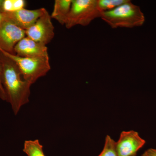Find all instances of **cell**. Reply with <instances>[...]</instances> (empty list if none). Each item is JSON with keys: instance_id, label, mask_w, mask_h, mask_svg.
Segmentation results:
<instances>
[{"instance_id": "obj_12", "label": "cell", "mask_w": 156, "mask_h": 156, "mask_svg": "<svg viewBox=\"0 0 156 156\" xmlns=\"http://www.w3.org/2000/svg\"><path fill=\"white\" fill-rule=\"evenodd\" d=\"M128 0H98V9L101 13L115 9L128 2Z\"/></svg>"}, {"instance_id": "obj_16", "label": "cell", "mask_w": 156, "mask_h": 156, "mask_svg": "<svg viewBox=\"0 0 156 156\" xmlns=\"http://www.w3.org/2000/svg\"><path fill=\"white\" fill-rule=\"evenodd\" d=\"M142 156H156V149H149L144 153Z\"/></svg>"}, {"instance_id": "obj_14", "label": "cell", "mask_w": 156, "mask_h": 156, "mask_svg": "<svg viewBox=\"0 0 156 156\" xmlns=\"http://www.w3.org/2000/svg\"><path fill=\"white\" fill-rule=\"evenodd\" d=\"M98 156H118L116 149V141L109 135H106L103 150Z\"/></svg>"}, {"instance_id": "obj_7", "label": "cell", "mask_w": 156, "mask_h": 156, "mask_svg": "<svg viewBox=\"0 0 156 156\" xmlns=\"http://www.w3.org/2000/svg\"><path fill=\"white\" fill-rule=\"evenodd\" d=\"M26 36L25 30L6 20L0 25V50L15 54V46Z\"/></svg>"}, {"instance_id": "obj_2", "label": "cell", "mask_w": 156, "mask_h": 156, "mask_svg": "<svg viewBox=\"0 0 156 156\" xmlns=\"http://www.w3.org/2000/svg\"><path fill=\"white\" fill-rule=\"evenodd\" d=\"M100 18L112 28H132L143 25L145 16L138 6L130 0L115 9L101 13Z\"/></svg>"}, {"instance_id": "obj_18", "label": "cell", "mask_w": 156, "mask_h": 156, "mask_svg": "<svg viewBox=\"0 0 156 156\" xmlns=\"http://www.w3.org/2000/svg\"><path fill=\"white\" fill-rule=\"evenodd\" d=\"M4 0H0V12L3 13V5Z\"/></svg>"}, {"instance_id": "obj_11", "label": "cell", "mask_w": 156, "mask_h": 156, "mask_svg": "<svg viewBox=\"0 0 156 156\" xmlns=\"http://www.w3.org/2000/svg\"><path fill=\"white\" fill-rule=\"evenodd\" d=\"M23 151L27 156H46L43 151V146L37 139L25 140Z\"/></svg>"}, {"instance_id": "obj_13", "label": "cell", "mask_w": 156, "mask_h": 156, "mask_svg": "<svg viewBox=\"0 0 156 156\" xmlns=\"http://www.w3.org/2000/svg\"><path fill=\"white\" fill-rule=\"evenodd\" d=\"M26 2L24 0H4L3 12H14L24 9Z\"/></svg>"}, {"instance_id": "obj_3", "label": "cell", "mask_w": 156, "mask_h": 156, "mask_svg": "<svg viewBox=\"0 0 156 156\" xmlns=\"http://www.w3.org/2000/svg\"><path fill=\"white\" fill-rule=\"evenodd\" d=\"M0 51L15 62L23 79L32 85L39 78L46 76L51 69L49 58H27L2 50Z\"/></svg>"}, {"instance_id": "obj_15", "label": "cell", "mask_w": 156, "mask_h": 156, "mask_svg": "<svg viewBox=\"0 0 156 156\" xmlns=\"http://www.w3.org/2000/svg\"><path fill=\"white\" fill-rule=\"evenodd\" d=\"M2 68L0 61V98L3 101H7V97L2 83Z\"/></svg>"}, {"instance_id": "obj_17", "label": "cell", "mask_w": 156, "mask_h": 156, "mask_svg": "<svg viewBox=\"0 0 156 156\" xmlns=\"http://www.w3.org/2000/svg\"><path fill=\"white\" fill-rule=\"evenodd\" d=\"M5 20V17L4 13L0 12V25H2Z\"/></svg>"}, {"instance_id": "obj_5", "label": "cell", "mask_w": 156, "mask_h": 156, "mask_svg": "<svg viewBox=\"0 0 156 156\" xmlns=\"http://www.w3.org/2000/svg\"><path fill=\"white\" fill-rule=\"evenodd\" d=\"M51 19V15L46 10L34 24L25 30L26 36L44 45L49 44L55 35Z\"/></svg>"}, {"instance_id": "obj_6", "label": "cell", "mask_w": 156, "mask_h": 156, "mask_svg": "<svg viewBox=\"0 0 156 156\" xmlns=\"http://www.w3.org/2000/svg\"><path fill=\"white\" fill-rule=\"evenodd\" d=\"M145 143V140L136 131H122L119 138L116 142L118 156H136V153Z\"/></svg>"}, {"instance_id": "obj_10", "label": "cell", "mask_w": 156, "mask_h": 156, "mask_svg": "<svg viewBox=\"0 0 156 156\" xmlns=\"http://www.w3.org/2000/svg\"><path fill=\"white\" fill-rule=\"evenodd\" d=\"M72 0H56L54 2L51 18L56 20L61 25H65L69 14Z\"/></svg>"}, {"instance_id": "obj_1", "label": "cell", "mask_w": 156, "mask_h": 156, "mask_svg": "<svg viewBox=\"0 0 156 156\" xmlns=\"http://www.w3.org/2000/svg\"><path fill=\"white\" fill-rule=\"evenodd\" d=\"M0 61L2 68V83L7 101L11 105L13 112L16 115L22 106L29 101L32 84L23 79L15 62L1 51Z\"/></svg>"}, {"instance_id": "obj_8", "label": "cell", "mask_w": 156, "mask_h": 156, "mask_svg": "<svg viewBox=\"0 0 156 156\" xmlns=\"http://www.w3.org/2000/svg\"><path fill=\"white\" fill-rule=\"evenodd\" d=\"M46 10L44 8L31 10L23 9L14 12L3 13L6 20L25 30L34 24Z\"/></svg>"}, {"instance_id": "obj_9", "label": "cell", "mask_w": 156, "mask_h": 156, "mask_svg": "<svg viewBox=\"0 0 156 156\" xmlns=\"http://www.w3.org/2000/svg\"><path fill=\"white\" fill-rule=\"evenodd\" d=\"M14 53L21 57L32 58H49L46 45L35 41L26 36L16 44Z\"/></svg>"}, {"instance_id": "obj_4", "label": "cell", "mask_w": 156, "mask_h": 156, "mask_svg": "<svg viewBox=\"0 0 156 156\" xmlns=\"http://www.w3.org/2000/svg\"><path fill=\"white\" fill-rule=\"evenodd\" d=\"M101 13L98 9V0H72L71 7L65 25L70 29L76 25L87 26Z\"/></svg>"}]
</instances>
